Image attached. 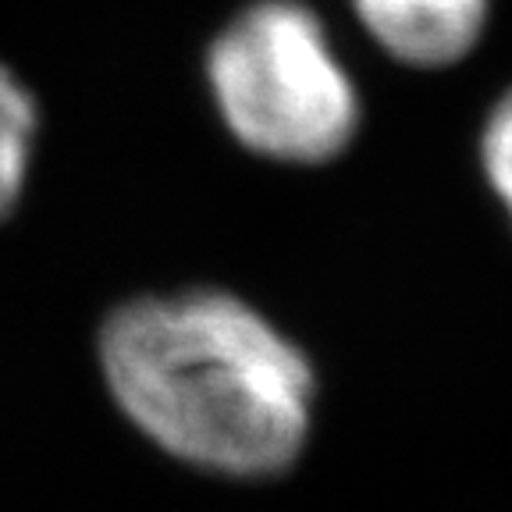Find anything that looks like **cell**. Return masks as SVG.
Wrapping results in <instances>:
<instances>
[{
    "label": "cell",
    "instance_id": "obj_1",
    "mask_svg": "<svg viewBox=\"0 0 512 512\" xmlns=\"http://www.w3.org/2000/svg\"><path fill=\"white\" fill-rule=\"evenodd\" d=\"M100 370L121 413L200 470L271 477L310 434V360L228 292L118 306L100 331Z\"/></svg>",
    "mask_w": 512,
    "mask_h": 512
},
{
    "label": "cell",
    "instance_id": "obj_2",
    "mask_svg": "<svg viewBox=\"0 0 512 512\" xmlns=\"http://www.w3.org/2000/svg\"><path fill=\"white\" fill-rule=\"evenodd\" d=\"M207 79L224 125L281 164H324L360 125V96L328 29L299 0H260L214 40Z\"/></svg>",
    "mask_w": 512,
    "mask_h": 512
},
{
    "label": "cell",
    "instance_id": "obj_3",
    "mask_svg": "<svg viewBox=\"0 0 512 512\" xmlns=\"http://www.w3.org/2000/svg\"><path fill=\"white\" fill-rule=\"evenodd\" d=\"M384 54L416 68L456 64L488 25V0H352Z\"/></svg>",
    "mask_w": 512,
    "mask_h": 512
},
{
    "label": "cell",
    "instance_id": "obj_4",
    "mask_svg": "<svg viewBox=\"0 0 512 512\" xmlns=\"http://www.w3.org/2000/svg\"><path fill=\"white\" fill-rule=\"evenodd\" d=\"M32 139H36V104L29 89L0 64V221L22 200Z\"/></svg>",
    "mask_w": 512,
    "mask_h": 512
},
{
    "label": "cell",
    "instance_id": "obj_5",
    "mask_svg": "<svg viewBox=\"0 0 512 512\" xmlns=\"http://www.w3.org/2000/svg\"><path fill=\"white\" fill-rule=\"evenodd\" d=\"M480 157H484V171H488L491 189L498 192V200L512 214V89L498 100L488 125H484Z\"/></svg>",
    "mask_w": 512,
    "mask_h": 512
}]
</instances>
